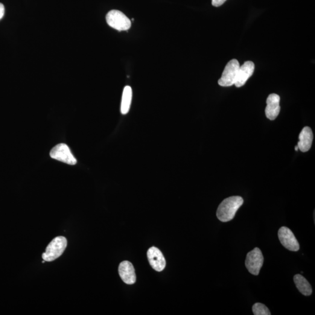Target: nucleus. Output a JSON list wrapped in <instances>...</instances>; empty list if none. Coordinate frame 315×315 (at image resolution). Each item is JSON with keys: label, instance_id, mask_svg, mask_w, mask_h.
I'll use <instances>...</instances> for the list:
<instances>
[{"label": "nucleus", "instance_id": "nucleus-1", "mask_svg": "<svg viewBox=\"0 0 315 315\" xmlns=\"http://www.w3.org/2000/svg\"><path fill=\"white\" fill-rule=\"evenodd\" d=\"M243 203V198L241 196L226 198L218 207L217 216L218 220L224 223L232 220Z\"/></svg>", "mask_w": 315, "mask_h": 315}, {"label": "nucleus", "instance_id": "nucleus-2", "mask_svg": "<svg viewBox=\"0 0 315 315\" xmlns=\"http://www.w3.org/2000/svg\"><path fill=\"white\" fill-rule=\"evenodd\" d=\"M67 246V241L63 236L55 238L47 246L45 253L42 254V258L45 262H52L59 258L65 250Z\"/></svg>", "mask_w": 315, "mask_h": 315}, {"label": "nucleus", "instance_id": "nucleus-3", "mask_svg": "<svg viewBox=\"0 0 315 315\" xmlns=\"http://www.w3.org/2000/svg\"><path fill=\"white\" fill-rule=\"evenodd\" d=\"M106 19L110 27L119 31H127L131 28V20L121 11H110L106 15Z\"/></svg>", "mask_w": 315, "mask_h": 315}, {"label": "nucleus", "instance_id": "nucleus-4", "mask_svg": "<svg viewBox=\"0 0 315 315\" xmlns=\"http://www.w3.org/2000/svg\"><path fill=\"white\" fill-rule=\"evenodd\" d=\"M240 67L238 61L232 59L227 63L223 74L218 83L221 87H230L234 85L237 78L238 70Z\"/></svg>", "mask_w": 315, "mask_h": 315}, {"label": "nucleus", "instance_id": "nucleus-5", "mask_svg": "<svg viewBox=\"0 0 315 315\" xmlns=\"http://www.w3.org/2000/svg\"><path fill=\"white\" fill-rule=\"evenodd\" d=\"M264 258L262 251L258 247L250 251L247 254L245 265L249 272L253 275H259L262 264H263Z\"/></svg>", "mask_w": 315, "mask_h": 315}, {"label": "nucleus", "instance_id": "nucleus-6", "mask_svg": "<svg viewBox=\"0 0 315 315\" xmlns=\"http://www.w3.org/2000/svg\"><path fill=\"white\" fill-rule=\"evenodd\" d=\"M52 158L59 160L67 164L74 165L77 163V159L73 156L68 145L65 144H59L52 148L51 151Z\"/></svg>", "mask_w": 315, "mask_h": 315}, {"label": "nucleus", "instance_id": "nucleus-7", "mask_svg": "<svg viewBox=\"0 0 315 315\" xmlns=\"http://www.w3.org/2000/svg\"><path fill=\"white\" fill-rule=\"evenodd\" d=\"M280 242L286 249L293 252L299 250V244L290 229L286 227L280 228L278 232Z\"/></svg>", "mask_w": 315, "mask_h": 315}, {"label": "nucleus", "instance_id": "nucleus-8", "mask_svg": "<svg viewBox=\"0 0 315 315\" xmlns=\"http://www.w3.org/2000/svg\"><path fill=\"white\" fill-rule=\"evenodd\" d=\"M148 262L156 271H161L166 266V261L163 254L156 247H151L147 252Z\"/></svg>", "mask_w": 315, "mask_h": 315}, {"label": "nucleus", "instance_id": "nucleus-9", "mask_svg": "<svg viewBox=\"0 0 315 315\" xmlns=\"http://www.w3.org/2000/svg\"><path fill=\"white\" fill-rule=\"evenodd\" d=\"M280 96L276 93H272L268 96L265 113V116L270 121H274L279 115L280 112Z\"/></svg>", "mask_w": 315, "mask_h": 315}, {"label": "nucleus", "instance_id": "nucleus-10", "mask_svg": "<svg viewBox=\"0 0 315 315\" xmlns=\"http://www.w3.org/2000/svg\"><path fill=\"white\" fill-rule=\"evenodd\" d=\"M255 64L252 61H247L239 67L235 86L237 88L244 86L246 81L253 74Z\"/></svg>", "mask_w": 315, "mask_h": 315}, {"label": "nucleus", "instance_id": "nucleus-11", "mask_svg": "<svg viewBox=\"0 0 315 315\" xmlns=\"http://www.w3.org/2000/svg\"><path fill=\"white\" fill-rule=\"evenodd\" d=\"M119 273L120 277L125 284L131 285L136 282L135 270L130 262L123 261L120 264Z\"/></svg>", "mask_w": 315, "mask_h": 315}, {"label": "nucleus", "instance_id": "nucleus-12", "mask_svg": "<svg viewBox=\"0 0 315 315\" xmlns=\"http://www.w3.org/2000/svg\"><path fill=\"white\" fill-rule=\"evenodd\" d=\"M314 135L311 128L305 127L303 128L299 136V142H298V147L303 153L308 151L311 148L313 141Z\"/></svg>", "mask_w": 315, "mask_h": 315}, {"label": "nucleus", "instance_id": "nucleus-13", "mask_svg": "<svg viewBox=\"0 0 315 315\" xmlns=\"http://www.w3.org/2000/svg\"><path fill=\"white\" fill-rule=\"evenodd\" d=\"M294 281L298 290L305 296H309L312 293V288L310 284L304 277L300 274H296L294 277Z\"/></svg>", "mask_w": 315, "mask_h": 315}, {"label": "nucleus", "instance_id": "nucleus-14", "mask_svg": "<svg viewBox=\"0 0 315 315\" xmlns=\"http://www.w3.org/2000/svg\"><path fill=\"white\" fill-rule=\"evenodd\" d=\"M132 89L130 86L124 87L122 92L121 111L122 115H126L129 112L132 101Z\"/></svg>", "mask_w": 315, "mask_h": 315}, {"label": "nucleus", "instance_id": "nucleus-15", "mask_svg": "<svg viewBox=\"0 0 315 315\" xmlns=\"http://www.w3.org/2000/svg\"><path fill=\"white\" fill-rule=\"evenodd\" d=\"M253 314L255 315H270L271 312L266 306L261 303H256L252 307Z\"/></svg>", "mask_w": 315, "mask_h": 315}, {"label": "nucleus", "instance_id": "nucleus-16", "mask_svg": "<svg viewBox=\"0 0 315 315\" xmlns=\"http://www.w3.org/2000/svg\"><path fill=\"white\" fill-rule=\"evenodd\" d=\"M212 5L214 7H218L223 5L227 0H211Z\"/></svg>", "mask_w": 315, "mask_h": 315}, {"label": "nucleus", "instance_id": "nucleus-17", "mask_svg": "<svg viewBox=\"0 0 315 315\" xmlns=\"http://www.w3.org/2000/svg\"><path fill=\"white\" fill-rule=\"evenodd\" d=\"M5 7L4 5L0 3V20H1L4 16Z\"/></svg>", "mask_w": 315, "mask_h": 315}, {"label": "nucleus", "instance_id": "nucleus-18", "mask_svg": "<svg viewBox=\"0 0 315 315\" xmlns=\"http://www.w3.org/2000/svg\"><path fill=\"white\" fill-rule=\"evenodd\" d=\"M298 150H299L298 147V146H296V148H295V150H296V151H297Z\"/></svg>", "mask_w": 315, "mask_h": 315}]
</instances>
